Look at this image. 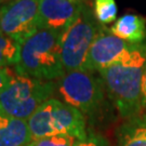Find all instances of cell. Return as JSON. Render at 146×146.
<instances>
[{
	"instance_id": "cell-18",
	"label": "cell",
	"mask_w": 146,
	"mask_h": 146,
	"mask_svg": "<svg viewBox=\"0 0 146 146\" xmlns=\"http://www.w3.org/2000/svg\"><path fill=\"white\" fill-rule=\"evenodd\" d=\"M142 107L143 110L146 108V69L143 76V82H142Z\"/></svg>"
},
{
	"instance_id": "cell-8",
	"label": "cell",
	"mask_w": 146,
	"mask_h": 146,
	"mask_svg": "<svg viewBox=\"0 0 146 146\" xmlns=\"http://www.w3.org/2000/svg\"><path fill=\"white\" fill-rule=\"evenodd\" d=\"M134 46L113 35L110 28L103 26L90 48L82 70L99 73L122 60Z\"/></svg>"
},
{
	"instance_id": "cell-12",
	"label": "cell",
	"mask_w": 146,
	"mask_h": 146,
	"mask_svg": "<svg viewBox=\"0 0 146 146\" xmlns=\"http://www.w3.org/2000/svg\"><path fill=\"white\" fill-rule=\"evenodd\" d=\"M110 29L113 35L132 44H140L146 41V19L139 14L125 13Z\"/></svg>"
},
{
	"instance_id": "cell-20",
	"label": "cell",
	"mask_w": 146,
	"mask_h": 146,
	"mask_svg": "<svg viewBox=\"0 0 146 146\" xmlns=\"http://www.w3.org/2000/svg\"><path fill=\"white\" fill-rule=\"evenodd\" d=\"M2 1H3V0H2Z\"/></svg>"
},
{
	"instance_id": "cell-1",
	"label": "cell",
	"mask_w": 146,
	"mask_h": 146,
	"mask_svg": "<svg viewBox=\"0 0 146 146\" xmlns=\"http://www.w3.org/2000/svg\"><path fill=\"white\" fill-rule=\"evenodd\" d=\"M145 69L146 41L135 44L122 60L99 72L108 99L125 119L143 110L142 82Z\"/></svg>"
},
{
	"instance_id": "cell-10",
	"label": "cell",
	"mask_w": 146,
	"mask_h": 146,
	"mask_svg": "<svg viewBox=\"0 0 146 146\" xmlns=\"http://www.w3.org/2000/svg\"><path fill=\"white\" fill-rule=\"evenodd\" d=\"M31 141L27 121L0 111V146H28Z\"/></svg>"
},
{
	"instance_id": "cell-17",
	"label": "cell",
	"mask_w": 146,
	"mask_h": 146,
	"mask_svg": "<svg viewBox=\"0 0 146 146\" xmlns=\"http://www.w3.org/2000/svg\"><path fill=\"white\" fill-rule=\"evenodd\" d=\"M11 75H12V70L9 67L0 68V92L7 86V84L9 82Z\"/></svg>"
},
{
	"instance_id": "cell-4",
	"label": "cell",
	"mask_w": 146,
	"mask_h": 146,
	"mask_svg": "<svg viewBox=\"0 0 146 146\" xmlns=\"http://www.w3.org/2000/svg\"><path fill=\"white\" fill-rule=\"evenodd\" d=\"M33 140L69 135L82 140L88 135L87 118L72 105L55 98L48 100L27 120Z\"/></svg>"
},
{
	"instance_id": "cell-5",
	"label": "cell",
	"mask_w": 146,
	"mask_h": 146,
	"mask_svg": "<svg viewBox=\"0 0 146 146\" xmlns=\"http://www.w3.org/2000/svg\"><path fill=\"white\" fill-rule=\"evenodd\" d=\"M56 91L62 100L81 111L87 118H95L104 110L106 90L100 76L84 70L66 73L56 81Z\"/></svg>"
},
{
	"instance_id": "cell-16",
	"label": "cell",
	"mask_w": 146,
	"mask_h": 146,
	"mask_svg": "<svg viewBox=\"0 0 146 146\" xmlns=\"http://www.w3.org/2000/svg\"><path fill=\"white\" fill-rule=\"evenodd\" d=\"M75 146H110V143L102 134L90 131L84 139L77 140Z\"/></svg>"
},
{
	"instance_id": "cell-2",
	"label": "cell",
	"mask_w": 146,
	"mask_h": 146,
	"mask_svg": "<svg viewBox=\"0 0 146 146\" xmlns=\"http://www.w3.org/2000/svg\"><path fill=\"white\" fill-rule=\"evenodd\" d=\"M63 33L39 29L21 44L17 74L44 81H58L65 75L61 43Z\"/></svg>"
},
{
	"instance_id": "cell-3",
	"label": "cell",
	"mask_w": 146,
	"mask_h": 146,
	"mask_svg": "<svg viewBox=\"0 0 146 146\" xmlns=\"http://www.w3.org/2000/svg\"><path fill=\"white\" fill-rule=\"evenodd\" d=\"M55 91L56 81H44L12 72L9 82L0 92V111L27 121L43 103L52 99Z\"/></svg>"
},
{
	"instance_id": "cell-15",
	"label": "cell",
	"mask_w": 146,
	"mask_h": 146,
	"mask_svg": "<svg viewBox=\"0 0 146 146\" xmlns=\"http://www.w3.org/2000/svg\"><path fill=\"white\" fill-rule=\"evenodd\" d=\"M77 139L69 135L48 136L33 140L28 146H75Z\"/></svg>"
},
{
	"instance_id": "cell-19",
	"label": "cell",
	"mask_w": 146,
	"mask_h": 146,
	"mask_svg": "<svg viewBox=\"0 0 146 146\" xmlns=\"http://www.w3.org/2000/svg\"><path fill=\"white\" fill-rule=\"evenodd\" d=\"M1 2H2V0H0V3H1Z\"/></svg>"
},
{
	"instance_id": "cell-21",
	"label": "cell",
	"mask_w": 146,
	"mask_h": 146,
	"mask_svg": "<svg viewBox=\"0 0 146 146\" xmlns=\"http://www.w3.org/2000/svg\"></svg>"
},
{
	"instance_id": "cell-6",
	"label": "cell",
	"mask_w": 146,
	"mask_h": 146,
	"mask_svg": "<svg viewBox=\"0 0 146 146\" xmlns=\"http://www.w3.org/2000/svg\"><path fill=\"white\" fill-rule=\"evenodd\" d=\"M103 26L93 11L84 5L78 19L63 33L61 54L65 73L82 70L90 48Z\"/></svg>"
},
{
	"instance_id": "cell-9",
	"label": "cell",
	"mask_w": 146,
	"mask_h": 146,
	"mask_svg": "<svg viewBox=\"0 0 146 146\" xmlns=\"http://www.w3.org/2000/svg\"><path fill=\"white\" fill-rule=\"evenodd\" d=\"M84 0H39V29L64 33L84 10Z\"/></svg>"
},
{
	"instance_id": "cell-7",
	"label": "cell",
	"mask_w": 146,
	"mask_h": 146,
	"mask_svg": "<svg viewBox=\"0 0 146 146\" xmlns=\"http://www.w3.org/2000/svg\"><path fill=\"white\" fill-rule=\"evenodd\" d=\"M39 0H11L0 7V29L23 44L38 28Z\"/></svg>"
},
{
	"instance_id": "cell-11",
	"label": "cell",
	"mask_w": 146,
	"mask_h": 146,
	"mask_svg": "<svg viewBox=\"0 0 146 146\" xmlns=\"http://www.w3.org/2000/svg\"><path fill=\"white\" fill-rule=\"evenodd\" d=\"M116 146H146V111L125 119L117 128Z\"/></svg>"
},
{
	"instance_id": "cell-14",
	"label": "cell",
	"mask_w": 146,
	"mask_h": 146,
	"mask_svg": "<svg viewBox=\"0 0 146 146\" xmlns=\"http://www.w3.org/2000/svg\"><path fill=\"white\" fill-rule=\"evenodd\" d=\"M93 13L100 24L106 26L113 23L117 16V5L115 0H94Z\"/></svg>"
},
{
	"instance_id": "cell-13",
	"label": "cell",
	"mask_w": 146,
	"mask_h": 146,
	"mask_svg": "<svg viewBox=\"0 0 146 146\" xmlns=\"http://www.w3.org/2000/svg\"><path fill=\"white\" fill-rule=\"evenodd\" d=\"M20 51L21 44L0 29V68L16 65Z\"/></svg>"
}]
</instances>
